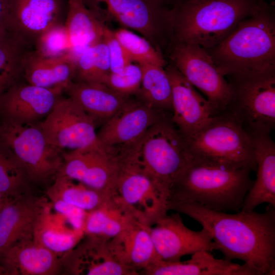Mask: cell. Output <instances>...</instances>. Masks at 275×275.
<instances>
[{"label": "cell", "instance_id": "37", "mask_svg": "<svg viewBox=\"0 0 275 275\" xmlns=\"http://www.w3.org/2000/svg\"><path fill=\"white\" fill-rule=\"evenodd\" d=\"M142 78L141 67L132 63L118 72H111L104 84L121 94L136 95L141 87Z\"/></svg>", "mask_w": 275, "mask_h": 275}, {"label": "cell", "instance_id": "25", "mask_svg": "<svg viewBox=\"0 0 275 275\" xmlns=\"http://www.w3.org/2000/svg\"><path fill=\"white\" fill-rule=\"evenodd\" d=\"M2 258L6 274L54 275L62 270L61 256L33 239L14 245Z\"/></svg>", "mask_w": 275, "mask_h": 275}, {"label": "cell", "instance_id": "6", "mask_svg": "<svg viewBox=\"0 0 275 275\" xmlns=\"http://www.w3.org/2000/svg\"><path fill=\"white\" fill-rule=\"evenodd\" d=\"M231 96L226 113L251 135L270 133L275 127V69L225 76Z\"/></svg>", "mask_w": 275, "mask_h": 275}, {"label": "cell", "instance_id": "44", "mask_svg": "<svg viewBox=\"0 0 275 275\" xmlns=\"http://www.w3.org/2000/svg\"><path fill=\"white\" fill-rule=\"evenodd\" d=\"M5 201H6V200H5ZM2 206H3V205H2ZM2 207H0V210H1V208H2Z\"/></svg>", "mask_w": 275, "mask_h": 275}, {"label": "cell", "instance_id": "36", "mask_svg": "<svg viewBox=\"0 0 275 275\" xmlns=\"http://www.w3.org/2000/svg\"><path fill=\"white\" fill-rule=\"evenodd\" d=\"M34 52L45 58H58L71 54L72 46L64 24L59 23L44 32L37 40Z\"/></svg>", "mask_w": 275, "mask_h": 275}, {"label": "cell", "instance_id": "31", "mask_svg": "<svg viewBox=\"0 0 275 275\" xmlns=\"http://www.w3.org/2000/svg\"><path fill=\"white\" fill-rule=\"evenodd\" d=\"M46 195L51 201L61 200L87 212L99 207L111 197L61 175L55 176Z\"/></svg>", "mask_w": 275, "mask_h": 275}, {"label": "cell", "instance_id": "19", "mask_svg": "<svg viewBox=\"0 0 275 275\" xmlns=\"http://www.w3.org/2000/svg\"><path fill=\"white\" fill-rule=\"evenodd\" d=\"M86 236L84 241L61 256L62 270L71 274H138L116 259L109 248L108 240Z\"/></svg>", "mask_w": 275, "mask_h": 275}, {"label": "cell", "instance_id": "27", "mask_svg": "<svg viewBox=\"0 0 275 275\" xmlns=\"http://www.w3.org/2000/svg\"><path fill=\"white\" fill-rule=\"evenodd\" d=\"M76 60L67 54L58 58H45L33 50L26 61L24 79L31 85L65 92L74 80Z\"/></svg>", "mask_w": 275, "mask_h": 275}, {"label": "cell", "instance_id": "21", "mask_svg": "<svg viewBox=\"0 0 275 275\" xmlns=\"http://www.w3.org/2000/svg\"><path fill=\"white\" fill-rule=\"evenodd\" d=\"M108 245L119 262L138 274V271L142 270V272L152 264L162 260L151 238L149 225L143 221L133 222L109 240Z\"/></svg>", "mask_w": 275, "mask_h": 275}, {"label": "cell", "instance_id": "26", "mask_svg": "<svg viewBox=\"0 0 275 275\" xmlns=\"http://www.w3.org/2000/svg\"><path fill=\"white\" fill-rule=\"evenodd\" d=\"M138 220L146 223L135 209L115 195L99 207L88 212L83 231L86 235L109 240Z\"/></svg>", "mask_w": 275, "mask_h": 275}, {"label": "cell", "instance_id": "32", "mask_svg": "<svg viewBox=\"0 0 275 275\" xmlns=\"http://www.w3.org/2000/svg\"><path fill=\"white\" fill-rule=\"evenodd\" d=\"M141 67L142 78L138 99L155 109L172 112V87L164 68L154 65Z\"/></svg>", "mask_w": 275, "mask_h": 275}, {"label": "cell", "instance_id": "4", "mask_svg": "<svg viewBox=\"0 0 275 275\" xmlns=\"http://www.w3.org/2000/svg\"><path fill=\"white\" fill-rule=\"evenodd\" d=\"M225 76L275 69V11L266 1L215 46L205 49Z\"/></svg>", "mask_w": 275, "mask_h": 275}, {"label": "cell", "instance_id": "33", "mask_svg": "<svg viewBox=\"0 0 275 275\" xmlns=\"http://www.w3.org/2000/svg\"><path fill=\"white\" fill-rule=\"evenodd\" d=\"M31 182L22 163L0 140V194L11 199L31 193Z\"/></svg>", "mask_w": 275, "mask_h": 275}, {"label": "cell", "instance_id": "16", "mask_svg": "<svg viewBox=\"0 0 275 275\" xmlns=\"http://www.w3.org/2000/svg\"><path fill=\"white\" fill-rule=\"evenodd\" d=\"M48 203L31 193L6 200L0 210V257L14 245L33 239L37 222Z\"/></svg>", "mask_w": 275, "mask_h": 275}, {"label": "cell", "instance_id": "12", "mask_svg": "<svg viewBox=\"0 0 275 275\" xmlns=\"http://www.w3.org/2000/svg\"><path fill=\"white\" fill-rule=\"evenodd\" d=\"M56 175L64 176L108 196L116 195L119 172L117 151L100 142L62 153Z\"/></svg>", "mask_w": 275, "mask_h": 275}, {"label": "cell", "instance_id": "10", "mask_svg": "<svg viewBox=\"0 0 275 275\" xmlns=\"http://www.w3.org/2000/svg\"><path fill=\"white\" fill-rule=\"evenodd\" d=\"M0 140L13 152L32 182L55 177L62 162V154L47 143L40 122L18 123L1 118Z\"/></svg>", "mask_w": 275, "mask_h": 275}, {"label": "cell", "instance_id": "40", "mask_svg": "<svg viewBox=\"0 0 275 275\" xmlns=\"http://www.w3.org/2000/svg\"><path fill=\"white\" fill-rule=\"evenodd\" d=\"M12 0H0V36L8 31V22Z\"/></svg>", "mask_w": 275, "mask_h": 275}, {"label": "cell", "instance_id": "8", "mask_svg": "<svg viewBox=\"0 0 275 275\" xmlns=\"http://www.w3.org/2000/svg\"><path fill=\"white\" fill-rule=\"evenodd\" d=\"M82 1L103 23L112 20L135 31L165 58L173 40L170 8L157 0Z\"/></svg>", "mask_w": 275, "mask_h": 275}, {"label": "cell", "instance_id": "28", "mask_svg": "<svg viewBox=\"0 0 275 275\" xmlns=\"http://www.w3.org/2000/svg\"><path fill=\"white\" fill-rule=\"evenodd\" d=\"M65 23L76 60L87 49L103 40L106 25L86 6L82 0H68Z\"/></svg>", "mask_w": 275, "mask_h": 275}, {"label": "cell", "instance_id": "3", "mask_svg": "<svg viewBox=\"0 0 275 275\" xmlns=\"http://www.w3.org/2000/svg\"><path fill=\"white\" fill-rule=\"evenodd\" d=\"M266 0H181L171 9L173 42L212 48Z\"/></svg>", "mask_w": 275, "mask_h": 275}, {"label": "cell", "instance_id": "30", "mask_svg": "<svg viewBox=\"0 0 275 275\" xmlns=\"http://www.w3.org/2000/svg\"><path fill=\"white\" fill-rule=\"evenodd\" d=\"M31 46L8 32L0 36V95L24 79Z\"/></svg>", "mask_w": 275, "mask_h": 275}, {"label": "cell", "instance_id": "17", "mask_svg": "<svg viewBox=\"0 0 275 275\" xmlns=\"http://www.w3.org/2000/svg\"><path fill=\"white\" fill-rule=\"evenodd\" d=\"M172 87L171 120L184 138L193 135L213 116L208 100L173 65L164 67Z\"/></svg>", "mask_w": 275, "mask_h": 275}, {"label": "cell", "instance_id": "9", "mask_svg": "<svg viewBox=\"0 0 275 275\" xmlns=\"http://www.w3.org/2000/svg\"><path fill=\"white\" fill-rule=\"evenodd\" d=\"M166 59L206 96L213 116L225 111L231 99V88L204 48L197 44L173 42L168 48Z\"/></svg>", "mask_w": 275, "mask_h": 275}, {"label": "cell", "instance_id": "15", "mask_svg": "<svg viewBox=\"0 0 275 275\" xmlns=\"http://www.w3.org/2000/svg\"><path fill=\"white\" fill-rule=\"evenodd\" d=\"M168 113L132 99L102 125L97 132V138L103 146L110 149L131 145L140 141L148 129Z\"/></svg>", "mask_w": 275, "mask_h": 275}, {"label": "cell", "instance_id": "24", "mask_svg": "<svg viewBox=\"0 0 275 275\" xmlns=\"http://www.w3.org/2000/svg\"><path fill=\"white\" fill-rule=\"evenodd\" d=\"M97 123L103 124L132 98L101 83L73 81L65 91Z\"/></svg>", "mask_w": 275, "mask_h": 275}, {"label": "cell", "instance_id": "14", "mask_svg": "<svg viewBox=\"0 0 275 275\" xmlns=\"http://www.w3.org/2000/svg\"><path fill=\"white\" fill-rule=\"evenodd\" d=\"M149 231L157 253L163 261H178L186 255L214 250L209 233L203 228L199 231L189 229L177 212L157 219L149 226Z\"/></svg>", "mask_w": 275, "mask_h": 275}, {"label": "cell", "instance_id": "5", "mask_svg": "<svg viewBox=\"0 0 275 275\" xmlns=\"http://www.w3.org/2000/svg\"><path fill=\"white\" fill-rule=\"evenodd\" d=\"M166 114L138 144L139 163L167 206L170 189L193 158L186 141Z\"/></svg>", "mask_w": 275, "mask_h": 275}, {"label": "cell", "instance_id": "42", "mask_svg": "<svg viewBox=\"0 0 275 275\" xmlns=\"http://www.w3.org/2000/svg\"><path fill=\"white\" fill-rule=\"evenodd\" d=\"M1 274H6V272L2 264L0 263V275Z\"/></svg>", "mask_w": 275, "mask_h": 275}, {"label": "cell", "instance_id": "2", "mask_svg": "<svg viewBox=\"0 0 275 275\" xmlns=\"http://www.w3.org/2000/svg\"><path fill=\"white\" fill-rule=\"evenodd\" d=\"M251 171L193 157L172 186L167 205L190 203L216 211L238 212L254 182Z\"/></svg>", "mask_w": 275, "mask_h": 275}, {"label": "cell", "instance_id": "20", "mask_svg": "<svg viewBox=\"0 0 275 275\" xmlns=\"http://www.w3.org/2000/svg\"><path fill=\"white\" fill-rule=\"evenodd\" d=\"M61 0H12L8 31L31 45L60 23Z\"/></svg>", "mask_w": 275, "mask_h": 275}, {"label": "cell", "instance_id": "35", "mask_svg": "<svg viewBox=\"0 0 275 275\" xmlns=\"http://www.w3.org/2000/svg\"><path fill=\"white\" fill-rule=\"evenodd\" d=\"M114 32L133 62L140 66L154 65L164 68L168 64L164 56L143 36L124 28Z\"/></svg>", "mask_w": 275, "mask_h": 275}, {"label": "cell", "instance_id": "13", "mask_svg": "<svg viewBox=\"0 0 275 275\" xmlns=\"http://www.w3.org/2000/svg\"><path fill=\"white\" fill-rule=\"evenodd\" d=\"M40 123L48 144L61 154L99 143L94 120L69 97L60 96Z\"/></svg>", "mask_w": 275, "mask_h": 275}, {"label": "cell", "instance_id": "1", "mask_svg": "<svg viewBox=\"0 0 275 275\" xmlns=\"http://www.w3.org/2000/svg\"><path fill=\"white\" fill-rule=\"evenodd\" d=\"M168 210L185 214L210 234L214 250L224 258L241 260L256 275H274L275 207L268 204L264 212L235 213L213 210L195 204L171 203Z\"/></svg>", "mask_w": 275, "mask_h": 275}, {"label": "cell", "instance_id": "43", "mask_svg": "<svg viewBox=\"0 0 275 275\" xmlns=\"http://www.w3.org/2000/svg\"><path fill=\"white\" fill-rule=\"evenodd\" d=\"M7 199V198H4V197H3L1 194H0V203L1 202H2L3 200H4L5 199Z\"/></svg>", "mask_w": 275, "mask_h": 275}, {"label": "cell", "instance_id": "18", "mask_svg": "<svg viewBox=\"0 0 275 275\" xmlns=\"http://www.w3.org/2000/svg\"><path fill=\"white\" fill-rule=\"evenodd\" d=\"M62 93L20 81L0 95L1 117L22 124L39 122L51 111Z\"/></svg>", "mask_w": 275, "mask_h": 275}, {"label": "cell", "instance_id": "29", "mask_svg": "<svg viewBox=\"0 0 275 275\" xmlns=\"http://www.w3.org/2000/svg\"><path fill=\"white\" fill-rule=\"evenodd\" d=\"M84 235L83 232L74 230L61 215L52 213L48 202L37 222L33 240L61 256L73 249Z\"/></svg>", "mask_w": 275, "mask_h": 275}, {"label": "cell", "instance_id": "22", "mask_svg": "<svg viewBox=\"0 0 275 275\" xmlns=\"http://www.w3.org/2000/svg\"><path fill=\"white\" fill-rule=\"evenodd\" d=\"M256 162V179L247 193L240 210H254L267 203L275 207V144L270 133L251 135Z\"/></svg>", "mask_w": 275, "mask_h": 275}, {"label": "cell", "instance_id": "7", "mask_svg": "<svg viewBox=\"0 0 275 275\" xmlns=\"http://www.w3.org/2000/svg\"><path fill=\"white\" fill-rule=\"evenodd\" d=\"M194 157L256 171L252 136L226 113L213 116L203 127L185 138Z\"/></svg>", "mask_w": 275, "mask_h": 275}, {"label": "cell", "instance_id": "11", "mask_svg": "<svg viewBox=\"0 0 275 275\" xmlns=\"http://www.w3.org/2000/svg\"><path fill=\"white\" fill-rule=\"evenodd\" d=\"M139 141L116 149L119 161L116 195L135 209L150 226L167 214L168 210L166 203L139 163Z\"/></svg>", "mask_w": 275, "mask_h": 275}, {"label": "cell", "instance_id": "41", "mask_svg": "<svg viewBox=\"0 0 275 275\" xmlns=\"http://www.w3.org/2000/svg\"><path fill=\"white\" fill-rule=\"evenodd\" d=\"M166 7L171 9L181 0H157Z\"/></svg>", "mask_w": 275, "mask_h": 275}, {"label": "cell", "instance_id": "34", "mask_svg": "<svg viewBox=\"0 0 275 275\" xmlns=\"http://www.w3.org/2000/svg\"><path fill=\"white\" fill-rule=\"evenodd\" d=\"M111 72L107 47L102 40L78 57L73 81L104 84Z\"/></svg>", "mask_w": 275, "mask_h": 275}, {"label": "cell", "instance_id": "23", "mask_svg": "<svg viewBox=\"0 0 275 275\" xmlns=\"http://www.w3.org/2000/svg\"><path fill=\"white\" fill-rule=\"evenodd\" d=\"M211 252L201 251L185 261H158L144 269L147 275H256L245 264L215 258Z\"/></svg>", "mask_w": 275, "mask_h": 275}, {"label": "cell", "instance_id": "39", "mask_svg": "<svg viewBox=\"0 0 275 275\" xmlns=\"http://www.w3.org/2000/svg\"><path fill=\"white\" fill-rule=\"evenodd\" d=\"M50 204L56 212L63 216L74 230L84 232L88 212L61 200L51 201Z\"/></svg>", "mask_w": 275, "mask_h": 275}, {"label": "cell", "instance_id": "38", "mask_svg": "<svg viewBox=\"0 0 275 275\" xmlns=\"http://www.w3.org/2000/svg\"><path fill=\"white\" fill-rule=\"evenodd\" d=\"M103 40L109 54L111 72H118L133 63L128 53L116 37L114 31L107 25L104 28Z\"/></svg>", "mask_w": 275, "mask_h": 275}]
</instances>
